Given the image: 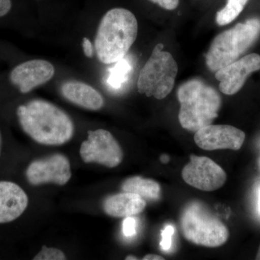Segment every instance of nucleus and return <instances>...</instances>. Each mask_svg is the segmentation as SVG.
Here are the masks:
<instances>
[{"mask_svg": "<svg viewBox=\"0 0 260 260\" xmlns=\"http://www.w3.org/2000/svg\"><path fill=\"white\" fill-rule=\"evenodd\" d=\"M23 131L38 143L61 145L73 138L75 125L70 116L54 104L34 99L17 109Z\"/></svg>", "mask_w": 260, "mask_h": 260, "instance_id": "obj_1", "label": "nucleus"}, {"mask_svg": "<svg viewBox=\"0 0 260 260\" xmlns=\"http://www.w3.org/2000/svg\"><path fill=\"white\" fill-rule=\"evenodd\" d=\"M138 34V20L131 11L121 8L109 10L99 23L94 40L98 59L112 64L124 59Z\"/></svg>", "mask_w": 260, "mask_h": 260, "instance_id": "obj_2", "label": "nucleus"}, {"mask_svg": "<svg viewBox=\"0 0 260 260\" xmlns=\"http://www.w3.org/2000/svg\"><path fill=\"white\" fill-rule=\"evenodd\" d=\"M180 103L179 120L184 129L191 132L210 125L218 116L221 98L218 92L199 79H191L178 89Z\"/></svg>", "mask_w": 260, "mask_h": 260, "instance_id": "obj_3", "label": "nucleus"}, {"mask_svg": "<svg viewBox=\"0 0 260 260\" xmlns=\"http://www.w3.org/2000/svg\"><path fill=\"white\" fill-rule=\"evenodd\" d=\"M260 36V19L251 18L237 24L214 39L207 53L206 64L216 72L239 59Z\"/></svg>", "mask_w": 260, "mask_h": 260, "instance_id": "obj_4", "label": "nucleus"}, {"mask_svg": "<svg viewBox=\"0 0 260 260\" xmlns=\"http://www.w3.org/2000/svg\"><path fill=\"white\" fill-rule=\"evenodd\" d=\"M164 46L159 43L151 56L140 70L138 90L147 97L161 100L172 92L177 77L178 64L172 54L162 51Z\"/></svg>", "mask_w": 260, "mask_h": 260, "instance_id": "obj_5", "label": "nucleus"}, {"mask_svg": "<svg viewBox=\"0 0 260 260\" xmlns=\"http://www.w3.org/2000/svg\"><path fill=\"white\" fill-rule=\"evenodd\" d=\"M183 235L189 242L206 247H218L227 242V227L199 203H191L181 218Z\"/></svg>", "mask_w": 260, "mask_h": 260, "instance_id": "obj_6", "label": "nucleus"}, {"mask_svg": "<svg viewBox=\"0 0 260 260\" xmlns=\"http://www.w3.org/2000/svg\"><path fill=\"white\" fill-rule=\"evenodd\" d=\"M80 156L85 162H96L114 168L122 161L123 151L112 133L99 129L88 132V139L82 143Z\"/></svg>", "mask_w": 260, "mask_h": 260, "instance_id": "obj_7", "label": "nucleus"}, {"mask_svg": "<svg viewBox=\"0 0 260 260\" xmlns=\"http://www.w3.org/2000/svg\"><path fill=\"white\" fill-rule=\"evenodd\" d=\"M181 176L186 184L205 191L220 189L227 179L226 173L218 164L208 157L196 155H191Z\"/></svg>", "mask_w": 260, "mask_h": 260, "instance_id": "obj_8", "label": "nucleus"}, {"mask_svg": "<svg viewBox=\"0 0 260 260\" xmlns=\"http://www.w3.org/2000/svg\"><path fill=\"white\" fill-rule=\"evenodd\" d=\"M70 162L61 154H54L42 160H34L26 171V177L32 185L53 183L63 186L71 179Z\"/></svg>", "mask_w": 260, "mask_h": 260, "instance_id": "obj_9", "label": "nucleus"}, {"mask_svg": "<svg viewBox=\"0 0 260 260\" xmlns=\"http://www.w3.org/2000/svg\"><path fill=\"white\" fill-rule=\"evenodd\" d=\"M194 139L197 145L203 150H238L244 144L245 134L233 126L211 124L195 132Z\"/></svg>", "mask_w": 260, "mask_h": 260, "instance_id": "obj_10", "label": "nucleus"}, {"mask_svg": "<svg viewBox=\"0 0 260 260\" xmlns=\"http://www.w3.org/2000/svg\"><path fill=\"white\" fill-rule=\"evenodd\" d=\"M260 70V55L250 54L215 72L219 89L228 95H234L244 86L248 77Z\"/></svg>", "mask_w": 260, "mask_h": 260, "instance_id": "obj_11", "label": "nucleus"}, {"mask_svg": "<svg viewBox=\"0 0 260 260\" xmlns=\"http://www.w3.org/2000/svg\"><path fill=\"white\" fill-rule=\"evenodd\" d=\"M54 75V65L49 61L36 59L17 65L10 73V80L20 93L25 94L47 83Z\"/></svg>", "mask_w": 260, "mask_h": 260, "instance_id": "obj_12", "label": "nucleus"}, {"mask_svg": "<svg viewBox=\"0 0 260 260\" xmlns=\"http://www.w3.org/2000/svg\"><path fill=\"white\" fill-rule=\"evenodd\" d=\"M28 205V196L20 186L12 181H0V223L16 220Z\"/></svg>", "mask_w": 260, "mask_h": 260, "instance_id": "obj_13", "label": "nucleus"}, {"mask_svg": "<svg viewBox=\"0 0 260 260\" xmlns=\"http://www.w3.org/2000/svg\"><path fill=\"white\" fill-rule=\"evenodd\" d=\"M60 93L68 102L88 110H100L104 106V99L100 92L79 80L64 82L60 86Z\"/></svg>", "mask_w": 260, "mask_h": 260, "instance_id": "obj_14", "label": "nucleus"}, {"mask_svg": "<svg viewBox=\"0 0 260 260\" xmlns=\"http://www.w3.org/2000/svg\"><path fill=\"white\" fill-rule=\"evenodd\" d=\"M146 207V202L134 193H119L112 195L104 200L103 208L109 216L124 218L138 215Z\"/></svg>", "mask_w": 260, "mask_h": 260, "instance_id": "obj_15", "label": "nucleus"}, {"mask_svg": "<svg viewBox=\"0 0 260 260\" xmlns=\"http://www.w3.org/2000/svg\"><path fill=\"white\" fill-rule=\"evenodd\" d=\"M121 189L139 195L144 200H157L160 194V186L157 181L140 177L126 179L121 184Z\"/></svg>", "mask_w": 260, "mask_h": 260, "instance_id": "obj_16", "label": "nucleus"}, {"mask_svg": "<svg viewBox=\"0 0 260 260\" xmlns=\"http://www.w3.org/2000/svg\"><path fill=\"white\" fill-rule=\"evenodd\" d=\"M248 0H228L225 8L218 12L216 23L219 25H225L232 23L240 15Z\"/></svg>", "mask_w": 260, "mask_h": 260, "instance_id": "obj_17", "label": "nucleus"}, {"mask_svg": "<svg viewBox=\"0 0 260 260\" xmlns=\"http://www.w3.org/2000/svg\"><path fill=\"white\" fill-rule=\"evenodd\" d=\"M34 260H63L66 256L62 251L56 248H49L46 246L42 247V250L34 256Z\"/></svg>", "mask_w": 260, "mask_h": 260, "instance_id": "obj_18", "label": "nucleus"}, {"mask_svg": "<svg viewBox=\"0 0 260 260\" xmlns=\"http://www.w3.org/2000/svg\"><path fill=\"white\" fill-rule=\"evenodd\" d=\"M121 60L118 61L119 64L114 69L112 78H111L112 85L114 87L120 86L121 83L126 80L128 72H129V65L126 64V62H121Z\"/></svg>", "mask_w": 260, "mask_h": 260, "instance_id": "obj_19", "label": "nucleus"}, {"mask_svg": "<svg viewBox=\"0 0 260 260\" xmlns=\"http://www.w3.org/2000/svg\"><path fill=\"white\" fill-rule=\"evenodd\" d=\"M174 234V227L169 225L166 226L161 233L162 240L160 243V248L164 251L170 249L172 245V237Z\"/></svg>", "mask_w": 260, "mask_h": 260, "instance_id": "obj_20", "label": "nucleus"}, {"mask_svg": "<svg viewBox=\"0 0 260 260\" xmlns=\"http://www.w3.org/2000/svg\"><path fill=\"white\" fill-rule=\"evenodd\" d=\"M137 223L135 218L126 217L123 222L122 232L126 237H132L136 234Z\"/></svg>", "mask_w": 260, "mask_h": 260, "instance_id": "obj_21", "label": "nucleus"}, {"mask_svg": "<svg viewBox=\"0 0 260 260\" xmlns=\"http://www.w3.org/2000/svg\"><path fill=\"white\" fill-rule=\"evenodd\" d=\"M150 1L158 5L160 8L168 10H175L179 3V0H150Z\"/></svg>", "mask_w": 260, "mask_h": 260, "instance_id": "obj_22", "label": "nucleus"}, {"mask_svg": "<svg viewBox=\"0 0 260 260\" xmlns=\"http://www.w3.org/2000/svg\"><path fill=\"white\" fill-rule=\"evenodd\" d=\"M82 47L84 54L86 57L92 58L94 55V47L92 44L91 41L87 37H84L82 41Z\"/></svg>", "mask_w": 260, "mask_h": 260, "instance_id": "obj_23", "label": "nucleus"}, {"mask_svg": "<svg viewBox=\"0 0 260 260\" xmlns=\"http://www.w3.org/2000/svg\"><path fill=\"white\" fill-rule=\"evenodd\" d=\"M11 8V0H0V18L8 14Z\"/></svg>", "mask_w": 260, "mask_h": 260, "instance_id": "obj_24", "label": "nucleus"}, {"mask_svg": "<svg viewBox=\"0 0 260 260\" xmlns=\"http://www.w3.org/2000/svg\"><path fill=\"white\" fill-rule=\"evenodd\" d=\"M143 260H164L161 256L156 255V254H148L143 258Z\"/></svg>", "mask_w": 260, "mask_h": 260, "instance_id": "obj_25", "label": "nucleus"}, {"mask_svg": "<svg viewBox=\"0 0 260 260\" xmlns=\"http://www.w3.org/2000/svg\"><path fill=\"white\" fill-rule=\"evenodd\" d=\"M160 160H161V162H164V164H167L169 160V156L166 155H162L161 158H160Z\"/></svg>", "mask_w": 260, "mask_h": 260, "instance_id": "obj_26", "label": "nucleus"}, {"mask_svg": "<svg viewBox=\"0 0 260 260\" xmlns=\"http://www.w3.org/2000/svg\"><path fill=\"white\" fill-rule=\"evenodd\" d=\"M126 260H137L138 259V257H136V256H133V255H129L126 256L125 258Z\"/></svg>", "mask_w": 260, "mask_h": 260, "instance_id": "obj_27", "label": "nucleus"}, {"mask_svg": "<svg viewBox=\"0 0 260 260\" xmlns=\"http://www.w3.org/2000/svg\"><path fill=\"white\" fill-rule=\"evenodd\" d=\"M2 146H3V138H2L1 132H0V155H1Z\"/></svg>", "mask_w": 260, "mask_h": 260, "instance_id": "obj_28", "label": "nucleus"}, {"mask_svg": "<svg viewBox=\"0 0 260 260\" xmlns=\"http://www.w3.org/2000/svg\"><path fill=\"white\" fill-rule=\"evenodd\" d=\"M256 259L260 260V245L259 247V249H258L257 254L256 256Z\"/></svg>", "mask_w": 260, "mask_h": 260, "instance_id": "obj_29", "label": "nucleus"}, {"mask_svg": "<svg viewBox=\"0 0 260 260\" xmlns=\"http://www.w3.org/2000/svg\"><path fill=\"white\" fill-rule=\"evenodd\" d=\"M258 208H259V213L260 214V188L259 189V198H258Z\"/></svg>", "mask_w": 260, "mask_h": 260, "instance_id": "obj_30", "label": "nucleus"}, {"mask_svg": "<svg viewBox=\"0 0 260 260\" xmlns=\"http://www.w3.org/2000/svg\"><path fill=\"white\" fill-rule=\"evenodd\" d=\"M259 169H260V159H259Z\"/></svg>", "mask_w": 260, "mask_h": 260, "instance_id": "obj_31", "label": "nucleus"}]
</instances>
